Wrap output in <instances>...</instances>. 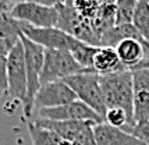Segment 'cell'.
<instances>
[{
    "label": "cell",
    "mask_w": 149,
    "mask_h": 145,
    "mask_svg": "<svg viewBox=\"0 0 149 145\" xmlns=\"http://www.w3.org/2000/svg\"><path fill=\"white\" fill-rule=\"evenodd\" d=\"M106 107H120L134 123V81L132 71L123 70L113 74L99 75Z\"/></svg>",
    "instance_id": "obj_1"
},
{
    "label": "cell",
    "mask_w": 149,
    "mask_h": 145,
    "mask_svg": "<svg viewBox=\"0 0 149 145\" xmlns=\"http://www.w3.org/2000/svg\"><path fill=\"white\" fill-rule=\"evenodd\" d=\"M19 40L24 47L26 70V96L22 102V109L26 117H29L33 112V102L36 92L40 88V71L45 60V47L28 39L24 33H19Z\"/></svg>",
    "instance_id": "obj_2"
},
{
    "label": "cell",
    "mask_w": 149,
    "mask_h": 145,
    "mask_svg": "<svg viewBox=\"0 0 149 145\" xmlns=\"http://www.w3.org/2000/svg\"><path fill=\"white\" fill-rule=\"evenodd\" d=\"M86 71H95V70L84 68L72 57V54L68 50L45 49V60L39 79L40 85H45L54 81H63L67 77Z\"/></svg>",
    "instance_id": "obj_3"
},
{
    "label": "cell",
    "mask_w": 149,
    "mask_h": 145,
    "mask_svg": "<svg viewBox=\"0 0 149 145\" xmlns=\"http://www.w3.org/2000/svg\"><path fill=\"white\" fill-rule=\"evenodd\" d=\"M63 81L75 92L77 98L81 102H84L85 105L93 109L104 121V113L107 110V107L104 103L99 74L96 71L79 72L71 77H67Z\"/></svg>",
    "instance_id": "obj_4"
},
{
    "label": "cell",
    "mask_w": 149,
    "mask_h": 145,
    "mask_svg": "<svg viewBox=\"0 0 149 145\" xmlns=\"http://www.w3.org/2000/svg\"><path fill=\"white\" fill-rule=\"evenodd\" d=\"M35 124L52 131L56 137L65 139L72 145H96L92 121H57L36 117Z\"/></svg>",
    "instance_id": "obj_5"
},
{
    "label": "cell",
    "mask_w": 149,
    "mask_h": 145,
    "mask_svg": "<svg viewBox=\"0 0 149 145\" xmlns=\"http://www.w3.org/2000/svg\"><path fill=\"white\" fill-rule=\"evenodd\" d=\"M58 10V21L57 28L61 31L70 33L75 39L89 43L92 46H100V40L96 32L93 31L91 21L85 20L81 14L74 8V6H65L60 4L57 6Z\"/></svg>",
    "instance_id": "obj_6"
},
{
    "label": "cell",
    "mask_w": 149,
    "mask_h": 145,
    "mask_svg": "<svg viewBox=\"0 0 149 145\" xmlns=\"http://www.w3.org/2000/svg\"><path fill=\"white\" fill-rule=\"evenodd\" d=\"M18 22L19 31L25 35L28 39H31L32 42L38 43L40 46H43L45 49H58V50H71L72 46L78 42L74 36H71L70 33L61 31L57 26H32L24 24V22Z\"/></svg>",
    "instance_id": "obj_7"
},
{
    "label": "cell",
    "mask_w": 149,
    "mask_h": 145,
    "mask_svg": "<svg viewBox=\"0 0 149 145\" xmlns=\"http://www.w3.org/2000/svg\"><path fill=\"white\" fill-rule=\"evenodd\" d=\"M10 15L15 21L32 26H56L58 21L57 7L42 6L31 1H18L10 8Z\"/></svg>",
    "instance_id": "obj_8"
},
{
    "label": "cell",
    "mask_w": 149,
    "mask_h": 145,
    "mask_svg": "<svg viewBox=\"0 0 149 145\" xmlns=\"http://www.w3.org/2000/svg\"><path fill=\"white\" fill-rule=\"evenodd\" d=\"M7 79L8 95L22 103L26 96V70L24 47L19 39L7 54Z\"/></svg>",
    "instance_id": "obj_9"
},
{
    "label": "cell",
    "mask_w": 149,
    "mask_h": 145,
    "mask_svg": "<svg viewBox=\"0 0 149 145\" xmlns=\"http://www.w3.org/2000/svg\"><path fill=\"white\" fill-rule=\"evenodd\" d=\"M36 117L46 120H57V121H92L95 124L104 123L103 119L93 109L85 105L79 99L65 105L40 109L36 112Z\"/></svg>",
    "instance_id": "obj_10"
},
{
    "label": "cell",
    "mask_w": 149,
    "mask_h": 145,
    "mask_svg": "<svg viewBox=\"0 0 149 145\" xmlns=\"http://www.w3.org/2000/svg\"><path fill=\"white\" fill-rule=\"evenodd\" d=\"M77 95L64 81H54L45 85H40L36 92L33 109L38 112L40 109L46 107H54V106L65 105L77 100Z\"/></svg>",
    "instance_id": "obj_11"
},
{
    "label": "cell",
    "mask_w": 149,
    "mask_h": 145,
    "mask_svg": "<svg viewBox=\"0 0 149 145\" xmlns=\"http://www.w3.org/2000/svg\"><path fill=\"white\" fill-rule=\"evenodd\" d=\"M134 81V123L149 121V70L132 71Z\"/></svg>",
    "instance_id": "obj_12"
},
{
    "label": "cell",
    "mask_w": 149,
    "mask_h": 145,
    "mask_svg": "<svg viewBox=\"0 0 149 145\" xmlns=\"http://www.w3.org/2000/svg\"><path fill=\"white\" fill-rule=\"evenodd\" d=\"M93 135L96 145H145L138 137L107 123L93 125Z\"/></svg>",
    "instance_id": "obj_13"
},
{
    "label": "cell",
    "mask_w": 149,
    "mask_h": 145,
    "mask_svg": "<svg viewBox=\"0 0 149 145\" xmlns=\"http://www.w3.org/2000/svg\"><path fill=\"white\" fill-rule=\"evenodd\" d=\"M92 68L99 74V75H106V74H113L117 71H123L127 70L121 64V61L118 59L114 47L107 46H99L96 53L93 56V64Z\"/></svg>",
    "instance_id": "obj_14"
},
{
    "label": "cell",
    "mask_w": 149,
    "mask_h": 145,
    "mask_svg": "<svg viewBox=\"0 0 149 145\" xmlns=\"http://www.w3.org/2000/svg\"><path fill=\"white\" fill-rule=\"evenodd\" d=\"M143 39L136 31L132 22L128 24H118V25H113L110 29H107L106 32L102 33L100 36V46H107V47H116L117 43H120L124 39ZM145 40V39H143Z\"/></svg>",
    "instance_id": "obj_15"
},
{
    "label": "cell",
    "mask_w": 149,
    "mask_h": 145,
    "mask_svg": "<svg viewBox=\"0 0 149 145\" xmlns=\"http://www.w3.org/2000/svg\"><path fill=\"white\" fill-rule=\"evenodd\" d=\"M18 22L10 15L8 11L0 8V42H10L17 43L19 39Z\"/></svg>",
    "instance_id": "obj_16"
},
{
    "label": "cell",
    "mask_w": 149,
    "mask_h": 145,
    "mask_svg": "<svg viewBox=\"0 0 149 145\" xmlns=\"http://www.w3.org/2000/svg\"><path fill=\"white\" fill-rule=\"evenodd\" d=\"M132 24L143 39L149 42V1L139 0L134 11Z\"/></svg>",
    "instance_id": "obj_17"
},
{
    "label": "cell",
    "mask_w": 149,
    "mask_h": 145,
    "mask_svg": "<svg viewBox=\"0 0 149 145\" xmlns=\"http://www.w3.org/2000/svg\"><path fill=\"white\" fill-rule=\"evenodd\" d=\"M97 47L99 46H92L89 43H85V42H81L78 40L77 43L72 46V49L70 50V53L72 54V57L77 60L78 63L84 68H89V70H93L92 68V64H93V56L96 53Z\"/></svg>",
    "instance_id": "obj_18"
},
{
    "label": "cell",
    "mask_w": 149,
    "mask_h": 145,
    "mask_svg": "<svg viewBox=\"0 0 149 145\" xmlns=\"http://www.w3.org/2000/svg\"><path fill=\"white\" fill-rule=\"evenodd\" d=\"M28 131L32 145H57L56 137L52 131L35 124L33 121H28Z\"/></svg>",
    "instance_id": "obj_19"
},
{
    "label": "cell",
    "mask_w": 149,
    "mask_h": 145,
    "mask_svg": "<svg viewBox=\"0 0 149 145\" xmlns=\"http://www.w3.org/2000/svg\"><path fill=\"white\" fill-rule=\"evenodd\" d=\"M138 1L139 0H116V25L132 22Z\"/></svg>",
    "instance_id": "obj_20"
},
{
    "label": "cell",
    "mask_w": 149,
    "mask_h": 145,
    "mask_svg": "<svg viewBox=\"0 0 149 145\" xmlns=\"http://www.w3.org/2000/svg\"><path fill=\"white\" fill-rule=\"evenodd\" d=\"M104 123L113 125V127L123 128V130L132 125L128 114L120 107H109L104 113Z\"/></svg>",
    "instance_id": "obj_21"
},
{
    "label": "cell",
    "mask_w": 149,
    "mask_h": 145,
    "mask_svg": "<svg viewBox=\"0 0 149 145\" xmlns=\"http://www.w3.org/2000/svg\"><path fill=\"white\" fill-rule=\"evenodd\" d=\"M99 7H100L99 0H75L74 1V8L88 21L93 20Z\"/></svg>",
    "instance_id": "obj_22"
},
{
    "label": "cell",
    "mask_w": 149,
    "mask_h": 145,
    "mask_svg": "<svg viewBox=\"0 0 149 145\" xmlns=\"http://www.w3.org/2000/svg\"><path fill=\"white\" fill-rule=\"evenodd\" d=\"M124 131L138 137L141 141L145 142V145H149V121L138 123V124H134L131 127H127V128H124Z\"/></svg>",
    "instance_id": "obj_23"
},
{
    "label": "cell",
    "mask_w": 149,
    "mask_h": 145,
    "mask_svg": "<svg viewBox=\"0 0 149 145\" xmlns=\"http://www.w3.org/2000/svg\"><path fill=\"white\" fill-rule=\"evenodd\" d=\"M8 93L7 79V56H0V98Z\"/></svg>",
    "instance_id": "obj_24"
},
{
    "label": "cell",
    "mask_w": 149,
    "mask_h": 145,
    "mask_svg": "<svg viewBox=\"0 0 149 145\" xmlns=\"http://www.w3.org/2000/svg\"><path fill=\"white\" fill-rule=\"evenodd\" d=\"M18 1H31V3H38V4L49 7H57L60 4H64V0H15V3Z\"/></svg>",
    "instance_id": "obj_25"
},
{
    "label": "cell",
    "mask_w": 149,
    "mask_h": 145,
    "mask_svg": "<svg viewBox=\"0 0 149 145\" xmlns=\"http://www.w3.org/2000/svg\"><path fill=\"white\" fill-rule=\"evenodd\" d=\"M15 4V0H0V8L4 11H10V8Z\"/></svg>",
    "instance_id": "obj_26"
},
{
    "label": "cell",
    "mask_w": 149,
    "mask_h": 145,
    "mask_svg": "<svg viewBox=\"0 0 149 145\" xmlns=\"http://www.w3.org/2000/svg\"><path fill=\"white\" fill-rule=\"evenodd\" d=\"M74 1L75 0H64V4L65 6H74Z\"/></svg>",
    "instance_id": "obj_27"
},
{
    "label": "cell",
    "mask_w": 149,
    "mask_h": 145,
    "mask_svg": "<svg viewBox=\"0 0 149 145\" xmlns=\"http://www.w3.org/2000/svg\"><path fill=\"white\" fill-rule=\"evenodd\" d=\"M146 1H149V0H146Z\"/></svg>",
    "instance_id": "obj_28"
}]
</instances>
